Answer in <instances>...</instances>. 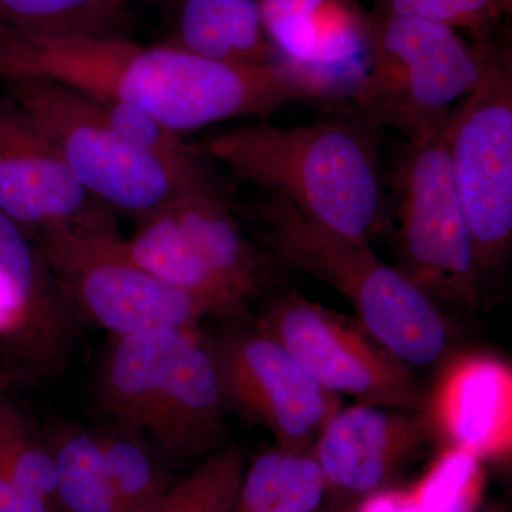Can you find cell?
<instances>
[{"instance_id": "26", "label": "cell", "mask_w": 512, "mask_h": 512, "mask_svg": "<svg viewBox=\"0 0 512 512\" xmlns=\"http://www.w3.org/2000/svg\"><path fill=\"white\" fill-rule=\"evenodd\" d=\"M510 5L511 0H387L386 13L484 33Z\"/></svg>"}, {"instance_id": "2", "label": "cell", "mask_w": 512, "mask_h": 512, "mask_svg": "<svg viewBox=\"0 0 512 512\" xmlns=\"http://www.w3.org/2000/svg\"><path fill=\"white\" fill-rule=\"evenodd\" d=\"M380 131L353 113L309 126L262 120L204 138L194 147L239 180L284 198L306 220L370 244L389 210Z\"/></svg>"}, {"instance_id": "20", "label": "cell", "mask_w": 512, "mask_h": 512, "mask_svg": "<svg viewBox=\"0 0 512 512\" xmlns=\"http://www.w3.org/2000/svg\"><path fill=\"white\" fill-rule=\"evenodd\" d=\"M130 0H0V29L45 36H127Z\"/></svg>"}, {"instance_id": "23", "label": "cell", "mask_w": 512, "mask_h": 512, "mask_svg": "<svg viewBox=\"0 0 512 512\" xmlns=\"http://www.w3.org/2000/svg\"><path fill=\"white\" fill-rule=\"evenodd\" d=\"M0 468L57 510L56 467L46 434L9 396L0 399ZM59 512V511H57Z\"/></svg>"}, {"instance_id": "19", "label": "cell", "mask_w": 512, "mask_h": 512, "mask_svg": "<svg viewBox=\"0 0 512 512\" xmlns=\"http://www.w3.org/2000/svg\"><path fill=\"white\" fill-rule=\"evenodd\" d=\"M326 494L312 451L275 447L248 464L231 512H316Z\"/></svg>"}, {"instance_id": "1", "label": "cell", "mask_w": 512, "mask_h": 512, "mask_svg": "<svg viewBox=\"0 0 512 512\" xmlns=\"http://www.w3.org/2000/svg\"><path fill=\"white\" fill-rule=\"evenodd\" d=\"M0 77H43L100 101L146 111L174 133L239 119H268L308 90L281 64L212 62L127 36H45L0 29Z\"/></svg>"}, {"instance_id": "14", "label": "cell", "mask_w": 512, "mask_h": 512, "mask_svg": "<svg viewBox=\"0 0 512 512\" xmlns=\"http://www.w3.org/2000/svg\"><path fill=\"white\" fill-rule=\"evenodd\" d=\"M433 437L424 409L403 412L359 403L340 409L312 447L329 503L353 504L380 493Z\"/></svg>"}, {"instance_id": "32", "label": "cell", "mask_w": 512, "mask_h": 512, "mask_svg": "<svg viewBox=\"0 0 512 512\" xmlns=\"http://www.w3.org/2000/svg\"><path fill=\"white\" fill-rule=\"evenodd\" d=\"M168 2H170V0H168Z\"/></svg>"}, {"instance_id": "4", "label": "cell", "mask_w": 512, "mask_h": 512, "mask_svg": "<svg viewBox=\"0 0 512 512\" xmlns=\"http://www.w3.org/2000/svg\"><path fill=\"white\" fill-rule=\"evenodd\" d=\"M5 82L9 96L55 143L79 184L114 215L138 225L217 183L197 148L167 156L136 146L103 120L96 100L86 94L43 77Z\"/></svg>"}, {"instance_id": "6", "label": "cell", "mask_w": 512, "mask_h": 512, "mask_svg": "<svg viewBox=\"0 0 512 512\" xmlns=\"http://www.w3.org/2000/svg\"><path fill=\"white\" fill-rule=\"evenodd\" d=\"M120 249L194 296L210 318H239L272 278L271 264L245 237L218 181L138 224Z\"/></svg>"}, {"instance_id": "21", "label": "cell", "mask_w": 512, "mask_h": 512, "mask_svg": "<svg viewBox=\"0 0 512 512\" xmlns=\"http://www.w3.org/2000/svg\"><path fill=\"white\" fill-rule=\"evenodd\" d=\"M56 467L59 512H117L106 458L96 431L62 424L47 434Z\"/></svg>"}, {"instance_id": "13", "label": "cell", "mask_w": 512, "mask_h": 512, "mask_svg": "<svg viewBox=\"0 0 512 512\" xmlns=\"http://www.w3.org/2000/svg\"><path fill=\"white\" fill-rule=\"evenodd\" d=\"M278 63L312 100L352 99L369 69L375 19L353 0H258Z\"/></svg>"}, {"instance_id": "16", "label": "cell", "mask_w": 512, "mask_h": 512, "mask_svg": "<svg viewBox=\"0 0 512 512\" xmlns=\"http://www.w3.org/2000/svg\"><path fill=\"white\" fill-rule=\"evenodd\" d=\"M228 409L210 343L195 333L165 379L144 436L168 464L210 456L224 439Z\"/></svg>"}, {"instance_id": "8", "label": "cell", "mask_w": 512, "mask_h": 512, "mask_svg": "<svg viewBox=\"0 0 512 512\" xmlns=\"http://www.w3.org/2000/svg\"><path fill=\"white\" fill-rule=\"evenodd\" d=\"M446 140L483 288L503 271L512 245L510 53L487 45L483 77L451 114Z\"/></svg>"}, {"instance_id": "15", "label": "cell", "mask_w": 512, "mask_h": 512, "mask_svg": "<svg viewBox=\"0 0 512 512\" xmlns=\"http://www.w3.org/2000/svg\"><path fill=\"white\" fill-rule=\"evenodd\" d=\"M434 436L478 458L512 448V372L504 360L468 353L451 360L423 407Z\"/></svg>"}, {"instance_id": "22", "label": "cell", "mask_w": 512, "mask_h": 512, "mask_svg": "<svg viewBox=\"0 0 512 512\" xmlns=\"http://www.w3.org/2000/svg\"><path fill=\"white\" fill-rule=\"evenodd\" d=\"M96 434L106 458L117 512H146L175 481L161 466L163 460L137 431L109 426Z\"/></svg>"}, {"instance_id": "9", "label": "cell", "mask_w": 512, "mask_h": 512, "mask_svg": "<svg viewBox=\"0 0 512 512\" xmlns=\"http://www.w3.org/2000/svg\"><path fill=\"white\" fill-rule=\"evenodd\" d=\"M117 232L62 231L37 239L73 311L113 336L148 329L198 330L200 301L134 264Z\"/></svg>"}, {"instance_id": "24", "label": "cell", "mask_w": 512, "mask_h": 512, "mask_svg": "<svg viewBox=\"0 0 512 512\" xmlns=\"http://www.w3.org/2000/svg\"><path fill=\"white\" fill-rule=\"evenodd\" d=\"M247 466V456L239 444L220 448L190 474L174 481L146 512H231Z\"/></svg>"}, {"instance_id": "30", "label": "cell", "mask_w": 512, "mask_h": 512, "mask_svg": "<svg viewBox=\"0 0 512 512\" xmlns=\"http://www.w3.org/2000/svg\"><path fill=\"white\" fill-rule=\"evenodd\" d=\"M316 512H355V510H353V504L328 503L322 505Z\"/></svg>"}, {"instance_id": "27", "label": "cell", "mask_w": 512, "mask_h": 512, "mask_svg": "<svg viewBox=\"0 0 512 512\" xmlns=\"http://www.w3.org/2000/svg\"><path fill=\"white\" fill-rule=\"evenodd\" d=\"M96 104L103 120L136 146L167 156H180L195 150L194 144L185 143L180 134L165 127L146 111L116 101L96 100Z\"/></svg>"}, {"instance_id": "29", "label": "cell", "mask_w": 512, "mask_h": 512, "mask_svg": "<svg viewBox=\"0 0 512 512\" xmlns=\"http://www.w3.org/2000/svg\"><path fill=\"white\" fill-rule=\"evenodd\" d=\"M357 512H421L412 495L380 491L363 500Z\"/></svg>"}, {"instance_id": "5", "label": "cell", "mask_w": 512, "mask_h": 512, "mask_svg": "<svg viewBox=\"0 0 512 512\" xmlns=\"http://www.w3.org/2000/svg\"><path fill=\"white\" fill-rule=\"evenodd\" d=\"M487 43L468 46L457 30L430 20L384 13L375 19L369 69L349 100L356 116L404 143L421 144L446 130L464 97L480 83Z\"/></svg>"}, {"instance_id": "25", "label": "cell", "mask_w": 512, "mask_h": 512, "mask_svg": "<svg viewBox=\"0 0 512 512\" xmlns=\"http://www.w3.org/2000/svg\"><path fill=\"white\" fill-rule=\"evenodd\" d=\"M480 490V458L448 447L412 497L421 512H467Z\"/></svg>"}, {"instance_id": "11", "label": "cell", "mask_w": 512, "mask_h": 512, "mask_svg": "<svg viewBox=\"0 0 512 512\" xmlns=\"http://www.w3.org/2000/svg\"><path fill=\"white\" fill-rule=\"evenodd\" d=\"M210 343L229 409L274 436L276 447L312 451L342 409L338 394L315 379L265 332L231 328Z\"/></svg>"}, {"instance_id": "3", "label": "cell", "mask_w": 512, "mask_h": 512, "mask_svg": "<svg viewBox=\"0 0 512 512\" xmlns=\"http://www.w3.org/2000/svg\"><path fill=\"white\" fill-rule=\"evenodd\" d=\"M255 214L279 261L339 292L355 309L360 328L404 365L427 366L444 355L448 329L436 303L383 262L369 242L319 227L278 195L258 202Z\"/></svg>"}, {"instance_id": "28", "label": "cell", "mask_w": 512, "mask_h": 512, "mask_svg": "<svg viewBox=\"0 0 512 512\" xmlns=\"http://www.w3.org/2000/svg\"><path fill=\"white\" fill-rule=\"evenodd\" d=\"M0 512H57L55 507L16 484L0 468Z\"/></svg>"}, {"instance_id": "12", "label": "cell", "mask_w": 512, "mask_h": 512, "mask_svg": "<svg viewBox=\"0 0 512 512\" xmlns=\"http://www.w3.org/2000/svg\"><path fill=\"white\" fill-rule=\"evenodd\" d=\"M0 212L37 241L53 232H117L55 143L12 97L0 99Z\"/></svg>"}, {"instance_id": "10", "label": "cell", "mask_w": 512, "mask_h": 512, "mask_svg": "<svg viewBox=\"0 0 512 512\" xmlns=\"http://www.w3.org/2000/svg\"><path fill=\"white\" fill-rule=\"evenodd\" d=\"M256 328L271 336L325 389L359 404L413 412L426 404L402 360L365 330L295 292L276 296Z\"/></svg>"}, {"instance_id": "7", "label": "cell", "mask_w": 512, "mask_h": 512, "mask_svg": "<svg viewBox=\"0 0 512 512\" xmlns=\"http://www.w3.org/2000/svg\"><path fill=\"white\" fill-rule=\"evenodd\" d=\"M389 187L392 198L387 200L393 201L397 222V269L431 301L476 303L480 279L446 130L426 143H404Z\"/></svg>"}, {"instance_id": "31", "label": "cell", "mask_w": 512, "mask_h": 512, "mask_svg": "<svg viewBox=\"0 0 512 512\" xmlns=\"http://www.w3.org/2000/svg\"><path fill=\"white\" fill-rule=\"evenodd\" d=\"M12 377L5 372V370L0 369V399L2 397L8 396L10 384H12Z\"/></svg>"}, {"instance_id": "17", "label": "cell", "mask_w": 512, "mask_h": 512, "mask_svg": "<svg viewBox=\"0 0 512 512\" xmlns=\"http://www.w3.org/2000/svg\"><path fill=\"white\" fill-rule=\"evenodd\" d=\"M195 333L165 328L114 336L96 383L97 407L110 426L144 434L171 367Z\"/></svg>"}, {"instance_id": "18", "label": "cell", "mask_w": 512, "mask_h": 512, "mask_svg": "<svg viewBox=\"0 0 512 512\" xmlns=\"http://www.w3.org/2000/svg\"><path fill=\"white\" fill-rule=\"evenodd\" d=\"M174 23L165 45L212 62L271 66L278 57L262 22L258 0H170Z\"/></svg>"}]
</instances>
